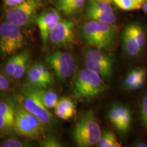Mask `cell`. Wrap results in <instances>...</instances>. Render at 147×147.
Returning a JSON list of instances; mask_svg holds the SVG:
<instances>
[{
  "instance_id": "cell-29",
  "label": "cell",
  "mask_w": 147,
  "mask_h": 147,
  "mask_svg": "<svg viewBox=\"0 0 147 147\" xmlns=\"http://www.w3.org/2000/svg\"><path fill=\"white\" fill-rule=\"evenodd\" d=\"M140 117L142 126L147 130V95L141 101L140 105Z\"/></svg>"
},
{
  "instance_id": "cell-11",
  "label": "cell",
  "mask_w": 147,
  "mask_h": 147,
  "mask_svg": "<svg viewBox=\"0 0 147 147\" xmlns=\"http://www.w3.org/2000/svg\"><path fill=\"white\" fill-rule=\"evenodd\" d=\"M61 19L59 12L53 8L43 11L40 15L37 16L36 22L44 45H46L49 41L51 32Z\"/></svg>"
},
{
  "instance_id": "cell-35",
  "label": "cell",
  "mask_w": 147,
  "mask_h": 147,
  "mask_svg": "<svg viewBox=\"0 0 147 147\" xmlns=\"http://www.w3.org/2000/svg\"><path fill=\"white\" fill-rule=\"evenodd\" d=\"M142 9H143V10H144L145 13L147 14V1H144V3H143Z\"/></svg>"
},
{
  "instance_id": "cell-19",
  "label": "cell",
  "mask_w": 147,
  "mask_h": 147,
  "mask_svg": "<svg viewBox=\"0 0 147 147\" xmlns=\"http://www.w3.org/2000/svg\"><path fill=\"white\" fill-rule=\"evenodd\" d=\"M146 71L143 67H136L129 71L123 82L124 87L127 89L129 86L141 79H146Z\"/></svg>"
},
{
  "instance_id": "cell-10",
  "label": "cell",
  "mask_w": 147,
  "mask_h": 147,
  "mask_svg": "<svg viewBox=\"0 0 147 147\" xmlns=\"http://www.w3.org/2000/svg\"><path fill=\"white\" fill-rule=\"evenodd\" d=\"M74 24L66 19H61L49 36L51 43L58 47L70 46L74 43Z\"/></svg>"
},
{
  "instance_id": "cell-34",
  "label": "cell",
  "mask_w": 147,
  "mask_h": 147,
  "mask_svg": "<svg viewBox=\"0 0 147 147\" xmlns=\"http://www.w3.org/2000/svg\"><path fill=\"white\" fill-rule=\"evenodd\" d=\"M134 146H136V147H147V143L146 142H138L136 143Z\"/></svg>"
},
{
  "instance_id": "cell-4",
  "label": "cell",
  "mask_w": 147,
  "mask_h": 147,
  "mask_svg": "<svg viewBox=\"0 0 147 147\" xmlns=\"http://www.w3.org/2000/svg\"><path fill=\"white\" fill-rule=\"evenodd\" d=\"M14 129L21 136L37 140L43 137L45 125L20 104L16 107Z\"/></svg>"
},
{
  "instance_id": "cell-2",
  "label": "cell",
  "mask_w": 147,
  "mask_h": 147,
  "mask_svg": "<svg viewBox=\"0 0 147 147\" xmlns=\"http://www.w3.org/2000/svg\"><path fill=\"white\" fill-rule=\"evenodd\" d=\"M102 133L93 110L80 116L73 130V138L77 146L90 147L99 144Z\"/></svg>"
},
{
  "instance_id": "cell-1",
  "label": "cell",
  "mask_w": 147,
  "mask_h": 147,
  "mask_svg": "<svg viewBox=\"0 0 147 147\" xmlns=\"http://www.w3.org/2000/svg\"><path fill=\"white\" fill-rule=\"evenodd\" d=\"M82 35L87 45L99 50H109L115 47L117 29L111 24L91 20L82 25Z\"/></svg>"
},
{
  "instance_id": "cell-32",
  "label": "cell",
  "mask_w": 147,
  "mask_h": 147,
  "mask_svg": "<svg viewBox=\"0 0 147 147\" xmlns=\"http://www.w3.org/2000/svg\"><path fill=\"white\" fill-rule=\"evenodd\" d=\"M25 1L26 0H3V5L5 8H11L20 4Z\"/></svg>"
},
{
  "instance_id": "cell-15",
  "label": "cell",
  "mask_w": 147,
  "mask_h": 147,
  "mask_svg": "<svg viewBox=\"0 0 147 147\" xmlns=\"http://www.w3.org/2000/svg\"><path fill=\"white\" fill-rule=\"evenodd\" d=\"M27 79L28 84L38 88H47L52 85L38 71L34 64L28 67L27 70Z\"/></svg>"
},
{
  "instance_id": "cell-8",
  "label": "cell",
  "mask_w": 147,
  "mask_h": 147,
  "mask_svg": "<svg viewBox=\"0 0 147 147\" xmlns=\"http://www.w3.org/2000/svg\"><path fill=\"white\" fill-rule=\"evenodd\" d=\"M45 61L61 80L69 78L76 69V61L74 57L69 53L62 51H57L47 55Z\"/></svg>"
},
{
  "instance_id": "cell-14",
  "label": "cell",
  "mask_w": 147,
  "mask_h": 147,
  "mask_svg": "<svg viewBox=\"0 0 147 147\" xmlns=\"http://www.w3.org/2000/svg\"><path fill=\"white\" fill-rule=\"evenodd\" d=\"M29 86L48 109L55 108L59 101L58 95L55 91L48 90L47 88H38Z\"/></svg>"
},
{
  "instance_id": "cell-25",
  "label": "cell",
  "mask_w": 147,
  "mask_h": 147,
  "mask_svg": "<svg viewBox=\"0 0 147 147\" xmlns=\"http://www.w3.org/2000/svg\"><path fill=\"white\" fill-rule=\"evenodd\" d=\"M128 26L129 27L131 33L133 34L134 36L135 37L136 40H137L140 47H141V49H142L144 47L145 42H146V37H145V34L142 28L140 25L136 23L131 24Z\"/></svg>"
},
{
  "instance_id": "cell-36",
  "label": "cell",
  "mask_w": 147,
  "mask_h": 147,
  "mask_svg": "<svg viewBox=\"0 0 147 147\" xmlns=\"http://www.w3.org/2000/svg\"><path fill=\"white\" fill-rule=\"evenodd\" d=\"M93 1H105V2H108V3H111L113 1V0H93Z\"/></svg>"
},
{
  "instance_id": "cell-6",
  "label": "cell",
  "mask_w": 147,
  "mask_h": 147,
  "mask_svg": "<svg viewBox=\"0 0 147 147\" xmlns=\"http://www.w3.org/2000/svg\"><path fill=\"white\" fill-rule=\"evenodd\" d=\"M40 6L41 0H26L15 6L7 8L4 14L5 21L21 27L28 25L36 17Z\"/></svg>"
},
{
  "instance_id": "cell-5",
  "label": "cell",
  "mask_w": 147,
  "mask_h": 147,
  "mask_svg": "<svg viewBox=\"0 0 147 147\" xmlns=\"http://www.w3.org/2000/svg\"><path fill=\"white\" fill-rule=\"evenodd\" d=\"M24 43L21 27L8 21L0 23V51L3 55H14L22 49Z\"/></svg>"
},
{
  "instance_id": "cell-24",
  "label": "cell",
  "mask_w": 147,
  "mask_h": 147,
  "mask_svg": "<svg viewBox=\"0 0 147 147\" xmlns=\"http://www.w3.org/2000/svg\"><path fill=\"white\" fill-rule=\"evenodd\" d=\"M85 1L86 0H70L61 11L66 15H74L80 12L83 8Z\"/></svg>"
},
{
  "instance_id": "cell-33",
  "label": "cell",
  "mask_w": 147,
  "mask_h": 147,
  "mask_svg": "<svg viewBox=\"0 0 147 147\" xmlns=\"http://www.w3.org/2000/svg\"><path fill=\"white\" fill-rule=\"evenodd\" d=\"M69 1L70 0H55V3L59 10H61L69 2Z\"/></svg>"
},
{
  "instance_id": "cell-13",
  "label": "cell",
  "mask_w": 147,
  "mask_h": 147,
  "mask_svg": "<svg viewBox=\"0 0 147 147\" xmlns=\"http://www.w3.org/2000/svg\"><path fill=\"white\" fill-rule=\"evenodd\" d=\"M54 113L59 119L62 120L67 121L71 119L76 113L75 103L69 97H62L59 100L55 107Z\"/></svg>"
},
{
  "instance_id": "cell-20",
  "label": "cell",
  "mask_w": 147,
  "mask_h": 147,
  "mask_svg": "<svg viewBox=\"0 0 147 147\" xmlns=\"http://www.w3.org/2000/svg\"><path fill=\"white\" fill-rule=\"evenodd\" d=\"M131 114L129 109L126 106H125L119 121L116 126V129L121 134H126L129 131L131 125Z\"/></svg>"
},
{
  "instance_id": "cell-12",
  "label": "cell",
  "mask_w": 147,
  "mask_h": 147,
  "mask_svg": "<svg viewBox=\"0 0 147 147\" xmlns=\"http://www.w3.org/2000/svg\"><path fill=\"white\" fill-rule=\"evenodd\" d=\"M17 106L11 100L0 101V133L14 131L16 110Z\"/></svg>"
},
{
  "instance_id": "cell-26",
  "label": "cell",
  "mask_w": 147,
  "mask_h": 147,
  "mask_svg": "<svg viewBox=\"0 0 147 147\" xmlns=\"http://www.w3.org/2000/svg\"><path fill=\"white\" fill-rule=\"evenodd\" d=\"M40 146L42 147H61L63 145L56 136L52 134H49L42 138Z\"/></svg>"
},
{
  "instance_id": "cell-22",
  "label": "cell",
  "mask_w": 147,
  "mask_h": 147,
  "mask_svg": "<svg viewBox=\"0 0 147 147\" xmlns=\"http://www.w3.org/2000/svg\"><path fill=\"white\" fill-rule=\"evenodd\" d=\"M97 146L100 147H121V144L113 131H106L102 135Z\"/></svg>"
},
{
  "instance_id": "cell-9",
  "label": "cell",
  "mask_w": 147,
  "mask_h": 147,
  "mask_svg": "<svg viewBox=\"0 0 147 147\" xmlns=\"http://www.w3.org/2000/svg\"><path fill=\"white\" fill-rule=\"evenodd\" d=\"M84 64L87 68L98 74L102 78H110L113 74V57L102 50H88L84 55Z\"/></svg>"
},
{
  "instance_id": "cell-30",
  "label": "cell",
  "mask_w": 147,
  "mask_h": 147,
  "mask_svg": "<svg viewBox=\"0 0 147 147\" xmlns=\"http://www.w3.org/2000/svg\"><path fill=\"white\" fill-rule=\"evenodd\" d=\"M35 67L38 69V71L43 75L44 77L47 79L51 84L54 83V78H53V76L52 73L48 69L47 67H45L43 64L41 63H34V64Z\"/></svg>"
},
{
  "instance_id": "cell-31",
  "label": "cell",
  "mask_w": 147,
  "mask_h": 147,
  "mask_svg": "<svg viewBox=\"0 0 147 147\" xmlns=\"http://www.w3.org/2000/svg\"><path fill=\"white\" fill-rule=\"evenodd\" d=\"M10 87V81L5 75L0 74V91H6Z\"/></svg>"
},
{
  "instance_id": "cell-16",
  "label": "cell",
  "mask_w": 147,
  "mask_h": 147,
  "mask_svg": "<svg viewBox=\"0 0 147 147\" xmlns=\"http://www.w3.org/2000/svg\"><path fill=\"white\" fill-rule=\"evenodd\" d=\"M123 40L124 47L126 53L129 56H137L140 53L142 49L140 47L129 26L125 29L123 34Z\"/></svg>"
},
{
  "instance_id": "cell-23",
  "label": "cell",
  "mask_w": 147,
  "mask_h": 147,
  "mask_svg": "<svg viewBox=\"0 0 147 147\" xmlns=\"http://www.w3.org/2000/svg\"><path fill=\"white\" fill-rule=\"evenodd\" d=\"M125 106L120 104H115L110 107L108 111V119L111 124L116 127L118 124L123 111Z\"/></svg>"
},
{
  "instance_id": "cell-27",
  "label": "cell",
  "mask_w": 147,
  "mask_h": 147,
  "mask_svg": "<svg viewBox=\"0 0 147 147\" xmlns=\"http://www.w3.org/2000/svg\"><path fill=\"white\" fill-rule=\"evenodd\" d=\"M18 60V53L13 55L12 57L9 59L5 65V74L8 76L13 77L16 71V66H17Z\"/></svg>"
},
{
  "instance_id": "cell-37",
  "label": "cell",
  "mask_w": 147,
  "mask_h": 147,
  "mask_svg": "<svg viewBox=\"0 0 147 147\" xmlns=\"http://www.w3.org/2000/svg\"><path fill=\"white\" fill-rule=\"evenodd\" d=\"M147 1V0H144V1Z\"/></svg>"
},
{
  "instance_id": "cell-7",
  "label": "cell",
  "mask_w": 147,
  "mask_h": 147,
  "mask_svg": "<svg viewBox=\"0 0 147 147\" xmlns=\"http://www.w3.org/2000/svg\"><path fill=\"white\" fill-rule=\"evenodd\" d=\"M17 100L23 108L36 117L45 125L51 123L53 115L29 85L27 84L22 90L21 94L18 95Z\"/></svg>"
},
{
  "instance_id": "cell-3",
  "label": "cell",
  "mask_w": 147,
  "mask_h": 147,
  "mask_svg": "<svg viewBox=\"0 0 147 147\" xmlns=\"http://www.w3.org/2000/svg\"><path fill=\"white\" fill-rule=\"evenodd\" d=\"M106 89V86L102 77L86 67L77 73L72 94L78 100H90L102 94Z\"/></svg>"
},
{
  "instance_id": "cell-18",
  "label": "cell",
  "mask_w": 147,
  "mask_h": 147,
  "mask_svg": "<svg viewBox=\"0 0 147 147\" xmlns=\"http://www.w3.org/2000/svg\"><path fill=\"white\" fill-rule=\"evenodd\" d=\"M29 55L27 51H23L18 53V60L16 71L13 78L16 80L22 78L27 70V63L29 61Z\"/></svg>"
},
{
  "instance_id": "cell-21",
  "label": "cell",
  "mask_w": 147,
  "mask_h": 147,
  "mask_svg": "<svg viewBox=\"0 0 147 147\" xmlns=\"http://www.w3.org/2000/svg\"><path fill=\"white\" fill-rule=\"evenodd\" d=\"M113 2L121 10L131 11L142 8L144 0H113Z\"/></svg>"
},
{
  "instance_id": "cell-17",
  "label": "cell",
  "mask_w": 147,
  "mask_h": 147,
  "mask_svg": "<svg viewBox=\"0 0 147 147\" xmlns=\"http://www.w3.org/2000/svg\"><path fill=\"white\" fill-rule=\"evenodd\" d=\"M86 14H87V17L89 19L93 20V21L111 24V25L115 23L116 20H117V18H116V16L114 12H113V13H108V12L93 8V7L90 6L89 5H88L87 7Z\"/></svg>"
},
{
  "instance_id": "cell-28",
  "label": "cell",
  "mask_w": 147,
  "mask_h": 147,
  "mask_svg": "<svg viewBox=\"0 0 147 147\" xmlns=\"http://www.w3.org/2000/svg\"><path fill=\"white\" fill-rule=\"evenodd\" d=\"M1 147H27L30 146L28 142L16 138H10L3 140L0 144Z\"/></svg>"
}]
</instances>
